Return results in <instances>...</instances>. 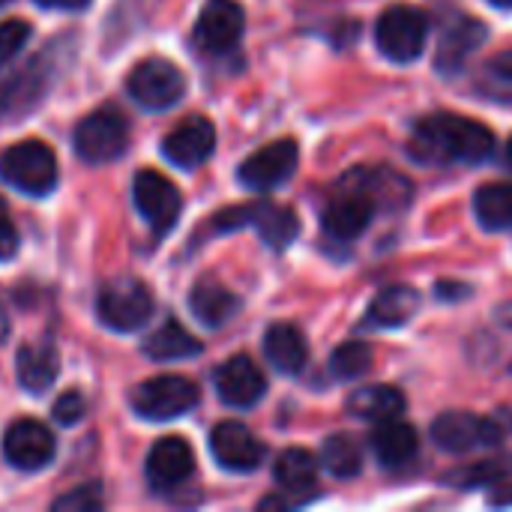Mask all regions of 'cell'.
<instances>
[{"mask_svg": "<svg viewBox=\"0 0 512 512\" xmlns=\"http://www.w3.org/2000/svg\"><path fill=\"white\" fill-rule=\"evenodd\" d=\"M507 165H510V168H512V138H510V141H507Z\"/></svg>", "mask_w": 512, "mask_h": 512, "instance_id": "obj_44", "label": "cell"}, {"mask_svg": "<svg viewBox=\"0 0 512 512\" xmlns=\"http://www.w3.org/2000/svg\"><path fill=\"white\" fill-rule=\"evenodd\" d=\"M318 468L321 462L303 450V447H291L285 453L276 456V465H273V477L276 483L282 486V492H291V495H303V492H312L315 483H318Z\"/></svg>", "mask_w": 512, "mask_h": 512, "instance_id": "obj_27", "label": "cell"}, {"mask_svg": "<svg viewBox=\"0 0 512 512\" xmlns=\"http://www.w3.org/2000/svg\"><path fill=\"white\" fill-rule=\"evenodd\" d=\"M0 177L24 195L42 198L57 183V159L54 150L42 141H21L3 150Z\"/></svg>", "mask_w": 512, "mask_h": 512, "instance_id": "obj_5", "label": "cell"}, {"mask_svg": "<svg viewBox=\"0 0 512 512\" xmlns=\"http://www.w3.org/2000/svg\"><path fill=\"white\" fill-rule=\"evenodd\" d=\"M420 309V291L411 285H390L384 288L369 312H366V327L372 330H393V327H405Z\"/></svg>", "mask_w": 512, "mask_h": 512, "instance_id": "obj_23", "label": "cell"}, {"mask_svg": "<svg viewBox=\"0 0 512 512\" xmlns=\"http://www.w3.org/2000/svg\"><path fill=\"white\" fill-rule=\"evenodd\" d=\"M144 354L156 363H174V360H189L201 354V342L180 324V321H165L156 333L147 336Z\"/></svg>", "mask_w": 512, "mask_h": 512, "instance_id": "obj_26", "label": "cell"}, {"mask_svg": "<svg viewBox=\"0 0 512 512\" xmlns=\"http://www.w3.org/2000/svg\"><path fill=\"white\" fill-rule=\"evenodd\" d=\"M6 3H9V0H0V6H6Z\"/></svg>", "mask_w": 512, "mask_h": 512, "instance_id": "obj_45", "label": "cell"}, {"mask_svg": "<svg viewBox=\"0 0 512 512\" xmlns=\"http://www.w3.org/2000/svg\"><path fill=\"white\" fill-rule=\"evenodd\" d=\"M75 153L84 162L102 165L117 159L129 144V123L117 108H99L87 114L75 129Z\"/></svg>", "mask_w": 512, "mask_h": 512, "instance_id": "obj_9", "label": "cell"}, {"mask_svg": "<svg viewBox=\"0 0 512 512\" xmlns=\"http://www.w3.org/2000/svg\"><path fill=\"white\" fill-rule=\"evenodd\" d=\"M213 150H216V129L201 114H192L183 123H177L171 135L162 141V153L168 156V162L186 171L204 165L213 156Z\"/></svg>", "mask_w": 512, "mask_h": 512, "instance_id": "obj_14", "label": "cell"}, {"mask_svg": "<svg viewBox=\"0 0 512 512\" xmlns=\"http://www.w3.org/2000/svg\"><path fill=\"white\" fill-rule=\"evenodd\" d=\"M375 366V354L366 342H345L330 354V372L339 381H357Z\"/></svg>", "mask_w": 512, "mask_h": 512, "instance_id": "obj_31", "label": "cell"}, {"mask_svg": "<svg viewBox=\"0 0 512 512\" xmlns=\"http://www.w3.org/2000/svg\"><path fill=\"white\" fill-rule=\"evenodd\" d=\"M342 195H336L327 207H324V216H321V225L324 231L333 237V240H357L360 234H366V228L372 225L375 219V210H378V201L375 195L363 186L360 174L351 171L342 177Z\"/></svg>", "mask_w": 512, "mask_h": 512, "instance_id": "obj_6", "label": "cell"}, {"mask_svg": "<svg viewBox=\"0 0 512 512\" xmlns=\"http://www.w3.org/2000/svg\"><path fill=\"white\" fill-rule=\"evenodd\" d=\"M30 39V24L21 21V18H9V21H0V66L6 60H12Z\"/></svg>", "mask_w": 512, "mask_h": 512, "instance_id": "obj_33", "label": "cell"}, {"mask_svg": "<svg viewBox=\"0 0 512 512\" xmlns=\"http://www.w3.org/2000/svg\"><path fill=\"white\" fill-rule=\"evenodd\" d=\"M144 471H147V483L156 492H171V489H177L180 483H186L192 477V471H195V453L177 435L159 438L153 444V450L147 453V468Z\"/></svg>", "mask_w": 512, "mask_h": 512, "instance_id": "obj_17", "label": "cell"}, {"mask_svg": "<svg viewBox=\"0 0 512 512\" xmlns=\"http://www.w3.org/2000/svg\"><path fill=\"white\" fill-rule=\"evenodd\" d=\"M240 306H243L240 297L216 279H201L189 291V309H192L195 321H201L204 327H213V330L225 327L240 312Z\"/></svg>", "mask_w": 512, "mask_h": 512, "instance_id": "obj_21", "label": "cell"}, {"mask_svg": "<svg viewBox=\"0 0 512 512\" xmlns=\"http://www.w3.org/2000/svg\"><path fill=\"white\" fill-rule=\"evenodd\" d=\"M264 357L279 375H300L309 363V342L297 324L279 321L264 333Z\"/></svg>", "mask_w": 512, "mask_h": 512, "instance_id": "obj_19", "label": "cell"}, {"mask_svg": "<svg viewBox=\"0 0 512 512\" xmlns=\"http://www.w3.org/2000/svg\"><path fill=\"white\" fill-rule=\"evenodd\" d=\"M492 507H512V486L492 498Z\"/></svg>", "mask_w": 512, "mask_h": 512, "instance_id": "obj_41", "label": "cell"}, {"mask_svg": "<svg viewBox=\"0 0 512 512\" xmlns=\"http://www.w3.org/2000/svg\"><path fill=\"white\" fill-rule=\"evenodd\" d=\"M15 366H18V384L27 393L39 396L54 384V378L60 372V354L48 342H33V345H24L18 351Z\"/></svg>", "mask_w": 512, "mask_h": 512, "instance_id": "obj_25", "label": "cell"}, {"mask_svg": "<svg viewBox=\"0 0 512 512\" xmlns=\"http://www.w3.org/2000/svg\"><path fill=\"white\" fill-rule=\"evenodd\" d=\"M96 315L108 330L135 333L153 315V294L144 282L132 276H117L108 285H102L96 297Z\"/></svg>", "mask_w": 512, "mask_h": 512, "instance_id": "obj_4", "label": "cell"}, {"mask_svg": "<svg viewBox=\"0 0 512 512\" xmlns=\"http://www.w3.org/2000/svg\"><path fill=\"white\" fill-rule=\"evenodd\" d=\"M39 87H42V78H33V69L6 78V81L0 84V117L18 114L21 108H27V102H33V99L24 96V93H27V90H39Z\"/></svg>", "mask_w": 512, "mask_h": 512, "instance_id": "obj_32", "label": "cell"}, {"mask_svg": "<svg viewBox=\"0 0 512 512\" xmlns=\"http://www.w3.org/2000/svg\"><path fill=\"white\" fill-rule=\"evenodd\" d=\"M132 198L138 213L147 219V225L156 234H168L183 213L180 189L159 171H138L132 183Z\"/></svg>", "mask_w": 512, "mask_h": 512, "instance_id": "obj_11", "label": "cell"}, {"mask_svg": "<svg viewBox=\"0 0 512 512\" xmlns=\"http://www.w3.org/2000/svg\"><path fill=\"white\" fill-rule=\"evenodd\" d=\"M495 153V132L462 114H429L417 120L411 135V156L426 165H480Z\"/></svg>", "mask_w": 512, "mask_h": 512, "instance_id": "obj_1", "label": "cell"}, {"mask_svg": "<svg viewBox=\"0 0 512 512\" xmlns=\"http://www.w3.org/2000/svg\"><path fill=\"white\" fill-rule=\"evenodd\" d=\"M474 216L486 231L512 228V183H489L474 195Z\"/></svg>", "mask_w": 512, "mask_h": 512, "instance_id": "obj_28", "label": "cell"}, {"mask_svg": "<svg viewBox=\"0 0 512 512\" xmlns=\"http://www.w3.org/2000/svg\"><path fill=\"white\" fill-rule=\"evenodd\" d=\"M9 336V321H6V315H3V309H0V342Z\"/></svg>", "mask_w": 512, "mask_h": 512, "instance_id": "obj_42", "label": "cell"}, {"mask_svg": "<svg viewBox=\"0 0 512 512\" xmlns=\"http://www.w3.org/2000/svg\"><path fill=\"white\" fill-rule=\"evenodd\" d=\"M246 30V12L237 0H207L195 21V42L207 54H228Z\"/></svg>", "mask_w": 512, "mask_h": 512, "instance_id": "obj_12", "label": "cell"}, {"mask_svg": "<svg viewBox=\"0 0 512 512\" xmlns=\"http://www.w3.org/2000/svg\"><path fill=\"white\" fill-rule=\"evenodd\" d=\"M99 507H102L99 486H81V489H75V492H69V495L54 501V510L60 512H93L99 510Z\"/></svg>", "mask_w": 512, "mask_h": 512, "instance_id": "obj_34", "label": "cell"}, {"mask_svg": "<svg viewBox=\"0 0 512 512\" xmlns=\"http://www.w3.org/2000/svg\"><path fill=\"white\" fill-rule=\"evenodd\" d=\"M495 6H501V9H512V0H492Z\"/></svg>", "mask_w": 512, "mask_h": 512, "instance_id": "obj_43", "label": "cell"}, {"mask_svg": "<svg viewBox=\"0 0 512 512\" xmlns=\"http://www.w3.org/2000/svg\"><path fill=\"white\" fill-rule=\"evenodd\" d=\"M84 411H87V405H84V396L81 393H75V390H69V393H63L57 402H54V420L57 423H63V426H72V423H78L81 417H84Z\"/></svg>", "mask_w": 512, "mask_h": 512, "instance_id": "obj_35", "label": "cell"}, {"mask_svg": "<svg viewBox=\"0 0 512 512\" xmlns=\"http://www.w3.org/2000/svg\"><path fill=\"white\" fill-rule=\"evenodd\" d=\"M507 477H512V453H501V456L465 465V468L447 474L444 483L453 486V489H486V486L504 483Z\"/></svg>", "mask_w": 512, "mask_h": 512, "instance_id": "obj_29", "label": "cell"}, {"mask_svg": "<svg viewBox=\"0 0 512 512\" xmlns=\"http://www.w3.org/2000/svg\"><path fill=\"white\" fill-rule=\"evenodd\" d=\"M435 291H438V300H441V297H444V300H462V297H465L471 288H468V285H450V282H438V288H435Z\"/></svg>", "mask_w": 512, "mask_h": 512, "instance_id": "obj_38", "label": "cell"}, {"mask_svg": "<svg viewBox=\"0 0 512 512\" xmlns=\"http://www.w3.org/2000/svg\"><path fill=\"white\" fill-rule=\"evenodd\" d=\"M129 96L147 111H168L186 96L183 72L162 57H150L129 72Z\"/></svg>", "mask_w": 512, "mask_h": 512, "instance_id": "obj_8", "label": "cell"}, {"mask_svg": "<svg viewBox=\"0 0 512 512\" xmlns=\"http://www.w3.org/2000/svg\"><path fill=\"white\" fill-rule=\"evenodd\" d=\"M39 6H45V9H72V12H78V9H84L90 0H36Z\"/></svg>", "mask_w": 512, "mask_h": 512, "instance_id": "obj_39", "label": "cell"}, {"mask_svg": "<svg viewBox=\"0 0 512 512\" xmlns=\"http://www.w3.org/2000/svg\"><path fill=\"white\" fill-rule=\"evenodd\" d=\"M429 39V15L417 6H390L378 15L375 45L393 63H411L423 54Z\"/></svg>", "mask_w": 512, "mask_h": 512, "instance_id": "obj_3", "label": "cell"}, {"mask_svg": "<svg viewBox=\"0 0 512 512\" xmlns=\"http://www.w3.org/2000/svg\"><path fill=\"white\" fill-rule=\"evenodd\" d=\"M210 453L225 471L249 474L264 462L267 450L243 423H219L210 432Z\"/></svg>", "mask_w": 512, "mask_h": 512, "instance_id": "obj_16", "label": "cell"}, {"mask_svg": "<svg viewBox=\"0 0 512 512\" xmlns=\"http://www.w3.org/2000/svg\"><path fill=\"white\" fill-rule=\"evenodd\" d=\"M132 411L150 423H168L198 405V387L180 375H159L132 390Z\"/></svg>", "mask_w": 512, "mask_h": 512, "instance_id": "obj_7", "label": "cell"}, {"mask_svg": "<svg viewBox=\"0 0 512 512\" xmlns=\"http://www.w3.org/2000/svg\"><path fill=\"white\" fill-rule=\"evenodd\" d=\"M369 447L384 468H402L420 453V435L414 426L396 417V420L378 423V429L369 435Z\"/></svg>", "mask_w": 512, "mask_h": 512, "instance_id": "obj_20", "label": "cell"}, {"mask_svg": "<svg viewBox=\"0 0 512 512\" xmlns=\"http://www.w3.org/2000/svg\"><path fill=\"white\" fill-rule=\"evenodd\" d=\"M3 456L18 471H39L54 459V435L39 420H15L3 435Z\"/></svg>", "mask_w": 512, "mask_h": 512, "instance_id": "obj_15", "label": "cell"}, {"mask_svg": "<svg viewBox=\"0 0 512 512\" xmlns=\"http://www.w3.org/2000/svg\"><path fill=\"white\" fill-rule=\"evenodd\" d=\"M408 408L402 390L390 387V384H369V387H360L348 396L345 402V411L354 417V420H366V423H384V420H396L402 417Z\"/></svg>", "mask_w": 512, "mask_h": 512, "instance_id": "obj_22", "label": "cell"}, {"mask_svg": "<svg viewBox=\"0 0 512 512\" xmlns=\"http://www.w3.org/2000/svg\"><path fill=\"white\" fill-rule=\"evenodd\" d=\"M18 249V231H15V222L9 216V207L6 201L0 198V261H9Z\"/></svg>", "mask_w": 512, "mask_h": 512, "instance_id": "obj_36", "label": "cell"}, {"mask_svg": "<svg viewBox=\"0 0 512 512\" xmlns=\"http://www.w3.org/2000/svg\"><path fill=\"white\" fill-rule=\"evenodd\" d=\"M249 225H252V228L258 231V237H261L270 249H276V252L288 249V246L297 240V234H300V219H297V213L288 210V207H282V204H273V201L249 204Z\"/></svg>", "mask_w": 512, "mask_h": 512, "instance_id": "obj_24", "label": "cell"}, {"mask_svg": "<svg viewBox=\"0 0 512 512\" xmlns=\"http://www.w3.org/2000/svg\"><path fill=\"white\" fill-rule=\"evenodd\" d=\"M489 39V27L480 18L471 15H459L444 27L438 54H435V69L444 75H459L468 63V57L474 51L483 48V42Z\"/></svg>", "mask_w": 512, "mask_h": 512, "instance_id": "obj_18", "label": "cell"}, {"mask_svg": "<svg viewBox=\"0 0 512 512\" xmlns=\"http://www.w3.org/2000/svg\"><path fill=\"white\" fill-rule=\"evenodd\" d=\"M321 465L339 477V480H351L363 471V447L354 435L336 432L324 441L321 447Z\"/></svg>", "mask_w": 512, "mask_h": 512, "instance_id": "obj_30", "label": "cell"}, {"mask_svg": "<svg viewBox=\"0 0 512 512\" xmlns=\"http://www.w3.org/2000/svg\"><path fill=\"white\" fill-rule=\"evenodd\" d=\"M512 435V411L498 408L489 417L471 411H447L432 423V441L450 456H465L471 450L498 447Z\"/></svg>", "mask_w": 512, "mask_h": 512, "instance_id": "obj_2", "label": "cell"}, {"mask_svg": "<svg viewBox=\"0 0 512 512\" xmlns=\"http://www.w3.org/2000/svg\"><path fill=\"white\" fill-rule=\"evenodd\" d=\"M300 165V147L291 138H279L261 150H255L240 168L237 177L246 189L252 192H273L282 183H288L294 177Z\"/></svg>", "mask_w": 512, "mask_h": 512, "instance_id": "obj_10", "label": "cell"}, {"mask_svg": "<svg viewBox=\"0 0 512 512\" xmlns=\"http://www.w3.org/2000/svg\"><path fill=\"white\" fill-rule=\"evenodd\" d=\"M495 321H498L501 327L512 330V300L510 303H501V306L495 309Z\"/></svg>", "mask_w": 512, "mask_h": 512, "instance_id": "obj_40", "label": "cell"}, {"mask_svg": "<svg viewBox=\"0 0 512 512\" xmlns=\"http://www.w3.org/2000/svg\"><path fill=\"white\" fill-rule=\"evenodd\" d=\"M489 72H492L498 81L512 84V51H501L498 57H492V63H489Z\"/></svg>", "mask_w": 512, "mask_h": 512, "instance_id": "obj_37", "label": "cell"}, {"mask_svg": "<svg viewBox=\"0 0 512 512\" xmlns=\"http://www.w3.org/2000/svg\"><path fill=\"white\" fill-rule=\"evenodd\" d=\"M213 387H216L219 399H222L228 408L246 411V408H255V405L264 399V393H267V378H264V372L255 366L252 357L237 354V357L225 360V363L216 369Z\"/></svg>", "mask_w": 512, "mask_h": 512, "instance_id": "obj_13", "label": "cell"}]
</instances>
